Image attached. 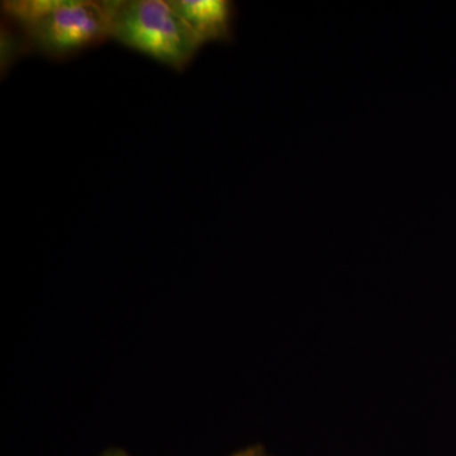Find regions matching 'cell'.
I'll return each instance as SVG.
<instances>
[{"instance_id": "obj_1", "label": "cell", "mask_w": 456, "mask_h": 456, "mask_svg": "<svg viewBox=\"0 0 456 456\" xmlns=\"http://www.w3.org/2000/svg\"><path fill=\"white\" fill-rule=\"evenodd\" d=\"M110 38L176 71L187 69L203 47L165 0L114 2Z\"/></svg>"}, {"instance_id": "obj_2", "label": "cell", "mask_w": 456, "mask_h": 456, "mask_svg": "<svg viewBox=\"0 0 456 456\" xmlns=\"http://www.w3.org/2000/svg\"><path fill=\"white\" fill-rule=\"evenodd\" d=\"M113 8L114 2L59 0L31 25L17 27L27 49L49 59L66 60L110 38Z\"/></svg>"}, {"instance_id": "obj_3", "label": "cell", "mask_w": 456, "mask_h": 456, "mask_svg": "<svg viewBox=\"0 0 456 456\" xmlns=\"http://www.w3.org/2000/svg\"><path fill=\"white\" fill-rule=\"evenodd\" d=\"M171 4L202 46L209 42L232 40L235 3L227 0H173Z\"/></svg>"}, {"instance_id": "obj_4", "label": "cell", "mask_w": 456, "mask_h": 456, "mask_svg": "<svg viewBox=\"0 0 456 456\" xmlns=\"http://www.w3.org/2000/svg\"><path fill=\"white\" fill-rule=\"evenodd\" d=\"M233 456H263L261 455L260 450L257 448H248L242 450V452H237Z\"/></svg>"}, {"instance_id": "obj_5", "label": "cell", "mask_w": 456, "mask_h": 456, "mask_svg": "<svg viewBox=\"0 0 456 456\" xmlns=\"http://www.w3.org/2000/svg\"><path fill=\"white\" fill-rule=\"evenodd\" d=\"M103 456H128L126 452H118V450H113V452H108Z\"/></svg>"}]
</instances>
